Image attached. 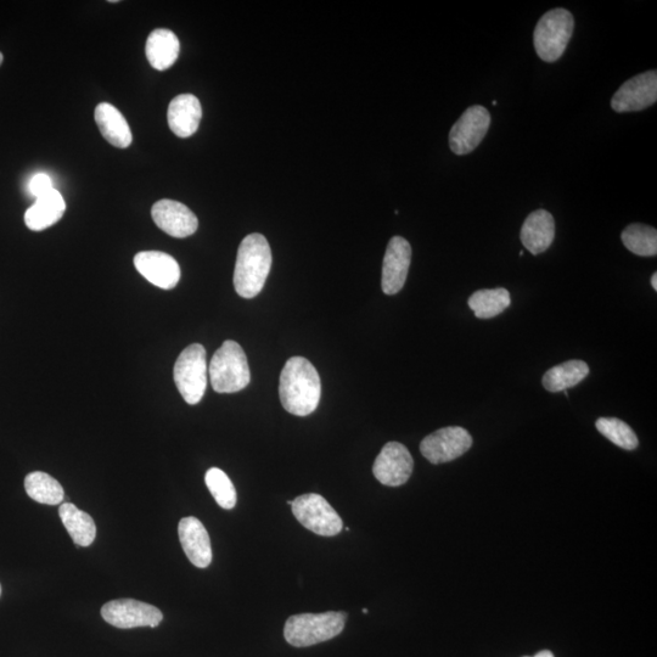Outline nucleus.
I'll return each mask as SVG.
<instances>
[{"label": "nucleus", "mask_w": 657, "mask_h": 657, "mask_svg": "<svg viewBox=\"0 0 657 657\" xmlns=\"http://www.w3.org/2000/svg\"><path fill=\"white\" fill-rule=\"evenodd\" d=\"M413 468L414 460L407 447L402 443L389 442L376 457L373 473L380 484L398 487L411 479Z\"/></svg>", "instance_id": "11"}, {"label": "nucleus", "mask_w": 657, "mask_h": 657, "mask_svg": "<svg viewBox=\"0 0 657 657\" xmlns=\"http://www.w3.org/2000/svg\"><path fill=\"white\" fill-rule=\"evenodd\" d=\"M209 374L212 389L218 393L244 390L251 373L243 347L232 340L224 342L211 359Z\"/></svg>", "instance_id": "4"}, {"label": "nucleus", "mask_w": 657, "mask_h": 657, "mask_svg": "<svg viewBox=\"0 0 657 657\" xmlns=\"http://www.w3.org/2000/svg\"><path fill=\"white\" fill-rule=\"evenodd\" d=\"M497 104H498V103H497V100L492 101V105H493V106H497Z\"/></svg>", "instance_id": "33"}, {"label": "nucleus", "mask_w": 657, "mask_h": 657, "mask_svg": "<svg viewBox=\"0 0 657 657\" xmlns=\"http://www.w3.org/2000/svg\"><path fill=\"white\" fill-rule=\"evenodd\" d=\"M181 43L174 33L165 28H159L150 33L146 41V58L157 71H166L176 63Z\"/></svg>", "instance_id": "20"}, {"label": "nucleus", "mask_w": 657, "mask_h": 657, "mask_svg": "<svg viewBox=\"0 0 657 657\" xmlns=\"http://www.w3.org/2000/svg\"><path fill=\"white\" fill-rule=\"evenodd\" d=\"M157 227L173 238L183 239L193 235L199 227L198 217L181 202L160 200L151 209Z\"/></svg>", "instance_id": "13"}, {"label": "nucleus", "mask_w": 657, "mask_h": 657, "mask_svg": "<svg viewBox=\"0 0 657 657\" xmlns=\"http://www.w3.org/2000/svg\"><path fill=\"white\" fill-rule=\"evenodd\" d=\"M346 620L347 614L342 611L294 615L285 623L284 637L292 647H312L338 637L344 631Z\"/></svg>", "instance_id": "3"}, {"label": "nucleus", "mask_w": 657, "mask_h": 657, "mask_svg": "<svg viewBox=\"0 0 657 657\" xmlns=\"http://www.w3.org/2000/svg\"><path fill=\"white\" fill-rule=\"evenodd\" d=\"M320 395L322 383L313 364L303 357L290 358L279 381V396L285 411L307 417L318 408Z\"/></svg>", "instance_id": "1"}, {"label": "nucleus", "mask_w": 657, "mask_h": 657, "mask_svg": "<svg viewBox=\"0 0 657 657\" xmlns=\"http://www.w3.org/2000/svg\"><path fill=\"white\" fill-rule=\"evenodd\" d=\"M179 541L190 563L206 569L212 563V548L209 532L194 516L184 518L178 525Z\"/></svg>", "instance_id": "16"}, {"label": "nucleus", "mask_w": 657, "mask_h": 657, "mask_svg": "<svg viewBox=\"0 0 657 657\" xmlns=\"http://www.w3.org/2000/svg\"><path fill=\"white\" fill-rule=\"evenodd\" d=\"M167 117L168 126L177 137H192L202 119L200 100L193 94L178 95L168 106Z\"/></svg>", "instance_id": "17"}, {"label": "nucleus", "mask_w": 657, "mask_h": 657, "mask_svg": "<svg viewBox=\"0 0 657 657\" xmlns=\"http://www.w3.org/2000/svg\"><path fill=\"white\" fill-rule=\"evenodd\" d=\"M25 490L33 501L46 505L63 503L65 492L58 480L43 471L28 474L25 479Z\"/></svg>", "instance_id": "24"}, {"label": "nucleus", "mask_w": 657, "mask_h": 657, "mask_svg": "<svg viewBox=\"0 0 657 657\" xmlns=\"http://www.w3.org/2000/svg\"><path fill=\"white\" fill-rule=\"evenodd\" d=\"M206 350L200 344H193L185 348L174 364V383L184 401L194 406L205 395L207 387Z\"/></svg>", "instance_id": "6"}, {"label": "nucleus", "mask_w": 657, "mask_h": 657, "mask_svg": "<svg viewBox=\"0 0 657 657\" xmlns=\"http://www.w3.org/2000/svg\"><path fill=\"white\" fill-rule=\"evenodd\" d=\"M288 504L297 521L316 535L334 537L344 529L340 515L320 494H303L294 501H288Z\"/></svg>", "instance_id": "7"}, {"label": "nucleus", "mask_w": 657, "mask_h": 657, "mask_svg": "<svg viewBox=\"0 0 657 657\" xmlns=\"http://www.w3.org/2000/svg\"><path fill=\"white\" fill-rule=\"evenodd\" d=\"M101 616L109 625L129 630L136 627L156 628L164 620L156 606L134 599L112 600L101 608Z\"/></svg>", "instance_id": "8"}, {"label": "nucleus", "mask_w": 657, "mask_h": 657, "mask_svg": "<svg viewBox=\"0 0 657 657\" xmlns=\"http://www.w3.org/2000/svg\"><path fill=\"white\" fill-rule=\"evenodd\" d=\"M30 193L32 196H35L36 199L42 198V196L52 192L54 189L52 179L46 173H38L35 177L31 179L30 185H28Z\"/></svg>", "instance_id": "29"}, {"label": "nucleus", "mask_w": 657, "mask_h": 657, "mask_svg": "<svg viewBox=\"0 0 657 657\" xmlns=\"http://www.w3.org/2000/svg\"><path fill=\"white\" fill-rule=\"evenodd\" d=\"M66 211V202L58 190L36 199L30 209L25 213V223L33 232H41L58 223Z\"/></svg>", "instance_id": "21"}, {"label": "nucleus", "mask_w": 657, "mask_h": 657, "mask_svg": "<svg viewBox=\"0 0 657 657\" xmlns=\"http://www.w3.org/2000/svg\"><path fill=\"white\" fill-rule=\"evenodd\" d=\"M651 285H653L654 290L657 291V273H654L653 277H651Z\"/></svg>", "instance_id": "31"}, {"label": "nucleus", "mask_w": 657, "mask_h": 657, "mask_svg": "<svg viewBox=\"0 0 657 657\" xmlns=\"http://www.w3.org/2000/svg\"><path fill=\"white\" fill-rule=\"evenodd\" d=\"M368 612L369 611L367 609H363V614H368Z\"/></svg>", "instance_id": "34"}, {"label": "nucleus", "mask_w": 657, "mask_h": 657, "mask_svg": "<svg viewBox=\"0 0 657 657\" xmlns=\"http://www.w3.org/2000/svg\"><path fill=\"white\" fill-rule=\"evenodd\" d=\"M272 251L262 234H250L241 241L234 271V288L243 299H254L267 282Z\"/></svg>", "instance_id": "2"}, {"label": "nucleus", "mask_w": 657, "mask_h": 657, "mask_svg": "<svg viewBox=\"0 0 657 657\" xmlns=\"http://www.w3.org/2000/svg\"><path fill=\"white\" fill-rule=\"evenodd\" d=\"M657 100V72L639 73L623 83L611 99V108L619 114L650 108Z\"/></svg>", "instance_id": "12"}, {"label": "nucleus", "mask_w": 657, "mask_h": 657, "mask_svg": "<svg viewBox=\"0 0 657 657\" xmlns=\"http://www.w3.org/2000/svg\"><path fill=\"white\" fill-rule=\"evenodd\" d=\"M0 595H2V586H0Z\"/></svg>", "instance_id": "35"}, {"label": "nucleus", "mask_w": 657, "mask_h": 657, "mask_svg": "<svg viewBox=\"0 0 657 657\" xmlns=\"http://www.w3.org/2000/svg\"><path fill=\"white\" fill-rule=\"evenodd\" d=\"M207 488H209L213 498L223 509H233L237 504V490L232 480L223 470L212 468L207 471L205 476Z\"/></svg>", "instance_id": "28"}, {"label": "nucleus", "mask_w": 657, "mask_h": 657, "mask_svg": "<svg viewBox=\"0 0 657 657\" xmlns=\"http://www.w3.org/2000/svg\"><path fill=\"white\" fill-rule=\"evenodd\" d=\"M622 243L634 255L653 257L657 255V232L645 224H631L621 235Z\"/></svg>", "instance_id": "26"}, {"label": "nucleus", "mask_w": 657, "mask_h": 657, "mask_svg": "<svg viewBox=\"0 0 657 657\" xmlns=\"http://www.w3.org/2000/svg\"><path fill=\"white\" fill-rule=\"evenodd\" d=\"M510 294L507 289H485L471 295L468 303L476 318L491 319L502 314L510 306Z\"/></svg>", "instance_id": "25"}, {"label": "nucleus", "mask_w": 657, "mask_h": 657, "mask_svg": "<svg viewBox=\"0 0 657 657\" xmlns=\"http://www.w3.org/2000/svg\"><path fill=\"white\" fill-rule=\"evenodd\" d=\"M595 426L600 434L626 451H634L639 445L636 432L625 421L617 418H600Z\"/></svg>", "instance_id": "27"}, {"label": "nucleus", "mask_w": 657, "mask_h": 657, "mask_svg": "<svg viewBox=\"0 0 657 657\" xmlns=\"http://www.w3.org/2000/svg\"><path fill=\"white\" fill-rule=\"evenodd\" d=\"M412 261V246L402 237H395L387 245L381 288L386 295H396L403 289Z\"/></svg>", "instance_id": "15"}, {"label": "nucleus", "mask_w": 657, "mask_h": 657, "mask_svg": "<svg viewBox=\"0 0 657 657\" xmlns=\"http://www.w3.org/2000/svg\"><path fill=\"white\" fill-rule=\"evenodd\" d=\"M521 243L532 255H539L552 246L555 238V221L546 210L533 211L521 228Z\"/></svg>", "instance_id": "18"}, {"label": "nucleus", "mask_w": 657, "mask_h": 657, "mask_svg": "<svg viewBox=\"0 0 657 657\" xmlns=\"http://www.w3.org/2000/svg\"><path fill=\"white\" fill-rule=\"evenodd\" d=\"M473 437L459 426H449L426 436L420 443V452L432 464L452 462L469 451Z\"/></svg>", "instance_id": "10"}, {"label": "nucleus", "mask_w": 657, "mask_h": 657, "mask_svg": "<svg viewBox=\"0 0 657 657\" xmlns=\"http://www.w3.org/2000/svg\"><path fill=\"white\" fill-rule=\"evenodd\" d=\"M3 60H4V56H3V54H2V53H0V65H2V64H3Z\"/></svg>", "instance_id": "32"}, {"label": "nucleus", "mask_w": 657, "mask_h": 657, "mask_svg": "<svg viewBox=\"0 0 657 657\" xmlns=\"http://www.w3.org/2000/svg\"><path fill=\"white\" fill-rule=\"evenodd\" d=\"M491 126V115L484 106L465 110L449 133V146L456 155H468L479 146Z\"/></svg>", "instance_id": "9"}, {"label": "nucleus", "mask_w": 657, "mask_h": 657, "mask_svg": "<svg viewBox=\"0 0 657 657\" xmlns=\"http://www.w3.org/2000/svg\"><path fill=\"white\" fill-rule=\"evenodd\" d=\"M589 367L583 361H569L549 369L543 376V386L549 392L570 389L587 378Z\"/></svg>", "instance_id": "23"}, {"label": "nucleus", "mask_w": 657, "mask_h": 657, "mask_svg": "<svg viewBox=\"0 0 657 657\" xmlns=\"http://www.w3.org/2000/svg\"><path fill=\"white\" fill-rule=\"evenodd\" d=\"M134 266L149 283L164 290L176 288L181 280V267L170 255L161 251H143L134 257Z\"/></svg>", "instance_id": "14"}, {"label": "nucleus", "mask_w": 657, "mask_h": 657, "mask_svg": "<svg viewBox=\"0 0 657 657\" xmlns=\"http://www.w3.org/2000/svg\"><path fill=\"white\" fill-rule=\"evenodd\" d=\"M533 657H554L552 653H550L549 650H543L541 653H538L536 656Z\"/></svg>", "instance_id": "30"}, {"label": "nucleus", "mask_w": 657, "mask_h": 657, "mask_svg": "<svg viewBox=\"0 0 657 657\" xmlns=\"http://www.w3.org/2000/svg\"><path fill=\"white\" fill-rule=\"evenodd\" d=\"M95 122L103 136L116 148L126 149L132 144L133 136L125 116L114 105L100 103L95 109Z\"/></svg>", "instance_id": "19"}, {"label": "nucleus", "mask_w": 657, "mask_h": 657, "mask_svg": "<svg viewBox=\"0 0 657 657\" xmlns=\"http://www.w3.org/2000/svg\"><path fill=\"white\" fill-rule=\"evenodd\" d=\"M575 20L569 10L557 8L544 14L535 28L536 53L546 63H555L565 53L574 33Z\"/></svg>", "instance_id": "5"}, {"label": "nucleus", "mask_w": 657, "mask_h": 657, "mask_svg": "<svg viewBox=\"0 0 657 657\" xmlns=\"http://www.w3.org/2000/svg\"><path fill=\"white\" fill-rule=\"evenodd\" d=\"M59 516L77 548L89 547L97 537V526L91 515L76 505L65 503L59 508Z\"/></svg>", "instance_id": "22"}]
</instances>
